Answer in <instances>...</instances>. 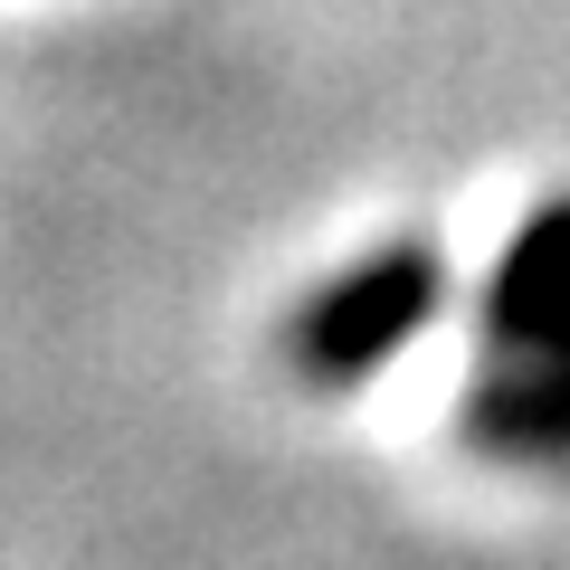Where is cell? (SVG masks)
<instances>
[{"label":"cell","instance_id":"6da1fadb","mask_svg":"<svg viewBox=\"0 0 570 570\" xmlns=\"http://www.w3.org/2000/svg\"><path fill=\"white\" fill-rule=\"evenodd\" d=\"M456 276H448V247L409 228V238H381L362 257H343L333 276H314L295 305H285V333H276V362L295 371L305 390H362L419 343L438 314H448Z\"/></svg>","mask_w":570,"mask_h":570},{"label":"cell","instance_id":"7a4b0ae2","mask_svg":"<svg viewBox=\"0 0 570 570\" xmlns=\"http://www.w3.org/2000/svg\"><path fill=\"white\" fill-rule=\"evenodd\" d=\"M456 448L513 475H570V352H475Z\"/></svg>","mask_w":570,"mask_h":570},{"label":"cell","instance_id":"3957f363","mask_svg":"<svg viewBox=\"0 0 570 570\" xmlns=\"http://www.w3.org/2000/svg\"><path fill=\"white\" fill-rule=\"evenodd\" d=\"M475 343L485 352H570V190L532 200L475 285Z\"/></svg>","mask_w":570,"mask_h":570}]
</instances>
